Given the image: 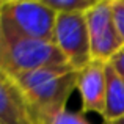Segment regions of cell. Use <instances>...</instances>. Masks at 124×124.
Segmentation results:
<instances>
[{
	"mask_svg": "<svg viewBox=\"0 0 124 124\" xmlns=\"http://www.w3.org/2000/svg\"><path fill=\"white\" fill-rule=\"evenodd\" d=\"M79 71L71 64L47 66L14 77L41 124H46L63 108L77 90Z\"/></svg>",
	"mask_w": 124,
	"mask_h": 124,
	"instance_id": "cell-1",
	"label": "cell"
},
{
	"mask_svg": "<svg viewBox=\"0 0 124 124\" xmlns=\"http://www.w3.org/2000/svg\"><path fill=\"white\" fill-rule=\"evenodd\" d=\"M69 64L52 41L36 39L0 22V72L11 79L47 66Z\"/></svg>",
	"mask_w": 124,
	"mask_h": 124,
	"instance_id": "cell-2",
	"label": "cell"
},
{
	"mask_svg": "<svg viewBox=\"0 0 124 124\" xmlns=\"http://www.w3.org/2000/svg\"><path fill=\"white\" fill-rule=\"evenodd\" d=\"M58 13L47 3L27 0H2L0 22L30 38L54 42Z\"/></svg>",
	"mask_w": 124,
	"mask_h": 124,
	"instance_id": "cell-3",
	"label": "cell"
},
{
	"mask_svg": "<svg viewBox=\"0 0 124 124\" xmlns=\"http://www.w3.org/2000/svg\"><path fill=\"white\" fill-rule=\"evenodd\" d=\"M54 42L74 69H83L93 60L86 14L58 13L54 31Z\"/></svg>",
	"mask_w": 124,
	"mask_h": 124,
	"instance_id": "cell-4",
	"label": "cell"
},
{
	"mask_svg": "<svg viewBox=\"0 0 124 124\" xmlns=\"http://www.w3.org/2000/svg\"><path fill=\"white\" fill-rule=\"evenodd\" d=\"M85 14L91 41V57L93 60L110 61L124 47L113 17L112 0H97Z\"/></svg>",
	"mask_w": 124,
	"mask_h": 124,
	"instance_id": "cell-5",
	"label": "cell"
},
{
	"mask_svg": "<svg viewBox=\"0 0 124 124\" xmlns=\"http://www.w3.org/2000/svg\"><path fill=\"white\" fill-rule=\"evenodd\" d=\"M107 61L91 60L83 69L79 71L77 91L80 94L83 113H96L104 118L105 115V80Z\"/></svg>",
	"mask_w": 124,
	"mask_h": 124,
	"instance_id": "cell-6",
	"label": "cell"
},
{
	"mask_svg": "<svg viewBox=\"0 0 124 124\" xmlns=\"http://www.w3.org/2000/svg\"><path fill=\"white\" fill-rule=\"evenodd\" d=\"M0 124H41L14 79L0 72Z\"/></svg>",
	"mask_w": 124,
	"mask_h": 124,
	"instance_id": "cell-7",
	"label": "cell"
},
{
	"mask_svg": "<svg viewBox=\"0 0 124 124\" xmlns=\"http://www.w3.org/2000/svg\"><path fill=\"white\" fill-rule=\"evenodd\" d=\"M105 80H107V91H105L104 121H112V119H116L124 115V82L110 61H107Z\"/></svg>",
	"mask_w": 124,
	"mask_h": 124,
	"instance_id": "cell-8",
	"label": "cell"
},
{
	"mask_svg": "<svg viewBox=\"0 0 124 124\" xmlns=\"http://www.w3.org/2000/svg\"><path fill=\"white\" fill-rule=\"evenodd\" d=\"M57 13H86L97 0H44Z\"/></svg>",
	"mask_w": 124,
	"mask_h": 124,
	"instance_id": "cell-9",
	"label": "cell"
},
{
	"mask_svg": "<svg viewBox=\"0 0 124 124\" xmlns=\"http://www.w3.org/2000/svg\"><path fill=\"white\" fill-rule=\"evenodd\" d=\"M46 124H91V123L85 118V115L82 112L63 108L55 116H52Z\"/></svg>",
	"mask_w": 124,
	"mask_h": 124,
	"instance_id": "cell-10",
	"label": "cell"
},
{
	"mask_svg": "<svg viewBox=\"0 0 124 124\" xmlns=\"http://www.w3.org/2000/svg\"><path fill=\"white\" fill-rule=\"evenodd\" d=\"M112 9L118 31L124 41V0H112Z\"/></svg>",
	"mask_w": 124,
	"mask_h": 124,
	"instance_id": "cell-11",
	"label": "cell"
},
{
	"mask_svg": "<svg viewBox=\"0 0 124 124\" xmlns=\"http://www.w3.org/2000/svg\"><path fill=\"white\" fill-rule=\"evenodd\" d=\"M110 63H112V66L116 69V72L119 74V77H121L123 82H124V47L110 60Z\"/></svg>",
	"mask_w": 124,
	"mask_h": 124,
	"instance_id": "cell-12",
	"label": "cell"
},
{
	"mask_svg": "<svg viewBox=\"0 0 124 124\" xmlns=\"http://www.w3.org/2000/svg\"><path fill=\"white\" fill-rule=\"evenodd\" d=\"M102 124H124V115L116 118V119H112V121H104Z\"/></svg>",
	"mask_w": 124,
	"mask_h": 124,
	"instance_id": "cell-13",
	"label": "cell"
}]
</instances>
